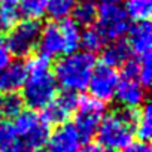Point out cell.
Listing matches in <instances>:
<instances>
[{
  "label": "cell",
  "mask_w": 152,
  "mask_h": 152,
  "mask_svg": "<svg viewBox=\"0 0 152 152\" xmlns=\"http://www.w3.org/2000/svg\"><path fill=\"white\" fill-rule=\"evenodd\" d=\"M27 78L23 87V102L31 110H43L57 97V82L51 72V63L42 55L31 57L26 64Z\"/></svg>",
  "instance_id": "1"
},
{
  "label": "cell",
  "mask_w": 152,
  "mask_h": 152,
  "mask_svg": "<svg viewBox=\"0 0 152 152\" xmlns=\"http://www.w3.org/2000/svg\"><path fill=\"white\" fill-rule=\"evenodd\" d=\"M96 67V58L85 51H76L61 57L54 67V78L57 85L64 91L79 93L88 87L91 73Z\"/></svg>",
  "instance_id": "2"
},
{
  "label": "cell",
  "mask_w": 152,
  "mask_h": 152,
  "mask_svg": "<svg viewBox=\"0 0 152 152\" xmlns=\"http://www.w3.org/2000/svg\"><path fill=\"white\" fill-rule=\"evenodd\" d=\"M134 110L115 109L104 115L97 128L99 143L110 152L124 151L134 137Z\"/></svg>",
  "instance_id": "3"
},
{
  "label": "cell",
  "mask_w": 152,
  "mask_h": 152,
  "mask_svg": "<svg viewBox=\"0 0 152 152\" xmlns=\"http://www.w3.org/2000/svg\"><path fill=\"white\" fill-rule=\"evenodd\" d=\"M14 136L20 137L24 145H27L30 149H39L46 145L49 137V125L43 121L40 115H37L33 110L21 112L14 124H12Z\"/></svg>",
  "instance_id": "4"
},
{
  "label": "cell",
  "mask_w": 152,
  "mask_h": 152,
  "mask_svg": "<svg viewBox=\"0 0 152 152\" xmlns=\"http://www.w3.org/2000/svg\"><path fill=\"white\" fill-rule=\"evenodd\" d=\"M97 28L106 39V42L112 40H121L124 37L130 27L131 20L128 18L125 9L118 3H102L97 8Z\"/></svg>",
  "instance_id": "5"
},
{
  "label": "cell",
  "mask_w": 152,
  "mask_h": 152,
  "mask_svg": "<svg viewBox=\"0 0 152 152\" xmlns=\"http://www.w3.org/2000/svg\"><path fill=\"white\" fill-rule=\"evenodd\" d=\"M104 116V104L94 100L93 97L79 99L78 107H76L75 116V130L78 131L82 142H88L96 133L100 125V121Z\"/></svg>",
  "instance_id": "6"
},
{
  "label": "cell",
  "mask_w": 152,
  "mask_h": 152,
  "mask_svg": "<svg viewBox=\"0 0 152 152\" xmlns=\"http://www.w3.org/2000/svg\"><path fill=\"white\" fill-rule=\"evenodd\" d=\"M40 30H42V26L37 21L24 20L18 23L9 31V36L5 45L6 49L9 51V54L20 58L30 55V52H33V49L37 46Z\"/></svg>",
  "instance_id": "7"
},
{
  "label": "cell",
  "mask_w": 152,
  "mask_h": 152,
  "mask_svg": "<svg viewBox=\"0 0 152 152\" xmlns=\"http://www.w3.org/2000/svg\"><path fill=\"white\" fill-rule=\"evenodd\" d=\"M118 82H119L118 72L109 66L100 64L94 67L87 88L90 90V94L94 100L104 104L115 97Z\"/></svg>",
  "instance_id": "8"
},
{
  "label": "cell",
  "mask_w": 152,
  "mask_h": 152,
  "mask_svg": "<svg viewBox=\"0 0 152 152\" xmlns=\"http://www.w3.org/2000/svg\"><path fill=\"white\" fill-rule=\"evenodd\" d=\"M79 103V97L76 93L64 91L60 96H57L45 109L42 113L43 121L48 125H61L66 124L69 116L76 110Z\"/></svg>",
  "instance_id": "9"
},
{
  "label": "cell",
  "mask_w": 152,
  "mask_h": 152,
  "mask_svg": "<svg viewBox=\"0 0 152 152\" xmlns=\"http://www.w3.org/2000/svg\"><path fill=\"white\" fill-rule=\"evenodd\" d=\"M82 140L72 124L58 125L48 137V152H81Z\"/></svg>",
  "instance_id": "10"
},
{
  "label": "cell",
  "mask_w": 152,
  "mask_h": 152,
  "mask_svg": "<svg viewBox=\"0 0 152 152\" xmlns=\"http://www.w3.org/2000/svg\"><path fill=\"white\" fill-rule=\"evenodd\" d=\"M39 55L45 58H57L63 54H66V46H64V39L60 30V24L57 23H49L45 27H42L39 40Z\"/></svg>",
  "instance_id": "11"
},
{
  "label": "cell",
  "mask_w": 152,
  "mask_h": 152,
  "mask_svg": "<svg viewBox=\"0 0 152 152\" xmlns=\"http://www.w3.org/2000/svg\"><path fill=\"white\" fill-rule=\"evenodd\" d=\"M146 88L140 85V82L136 78H130V76H122V79H119L115 97L116 102L122 106V109H134L139 107L145 103V93Z\"/></svg>",
  "instance_id": "12"
},
{
  "label": "cell",
  "mask_w": 152,
  "mask_h": 152,
  "mask_svg": "<svg viewBox=\"0 0 152 152\" xmlns=\"http://www.w3.org/2000/svg\"><path fill=\"white\" fill-rule=\"evenodd\" d=\"M128 48L137 57L151 54L152 48V26L149 21L136 23L128 30Z\"/></svg>",
  "instance_id": "13"
},
{
  "label": "cell",
  "mask_w": 152,
  "mask_h": 152,
  "mask_svg": "<svg viewBox=\"0 0 152 152\" xmlns=\"http://www.w3.org/2000/svg\"><path fill=\"white\" fill-rule=\"evenodd\" d=\"M26 78L27 72L24 63H9L0 73V94H17V91L24 87Z\"/></svg>",
  "instance_id": "14"
},
{
  "label": "cell",
  "mask_w": 152,
  "mask_h": 152,
  "mask_svg": "<svg viewBox=\"0 0 152 152\" xmlns=\"http://www.w3.org/2000/svg\"><path fill=\"white\" fill-rule=\"evenodd\" d=\"M102 60L104 66H109L112 69L124 67L131 60V51L125 42L115 40L109 45H104V48L102 49Z\"/></svg>",
  "instance_id": "15"
},
{
  "label": "cell",
  "mask_w": 152,
  "mask_h": 152,
  "mask_svg": "<svg viewBox=\"0 0 152 152\" xmlns=\"http://www.w3.org/2000/svg\"><path fill=\"white\" fill-rule=\"evenodd\" d=\"M133 128L140 142H148L152 137V107L148 102H145L143 107L136 112Z\"/></svg>",
  "instance_id": "16"
},
{
  "label": "cell",
  "mask_w": 152,
  "mask_h": 152,
  "mask_svg": "<svg viewBox=\"0 0 152 152\" xmlns=\"http://www.w3.org/2000/svg\"><path fill=\"white\" fill-rule=\"evenodd\" d=\"M60 30H61V34H63V39H64L66 55L72 54V52H76L81 46V34H82L81 27L73 20L66 18V20L61 21Z\"/></svg>",
  "instance_id": "17"
},
{
  "label": "cell",
  "mask_w": 152,
  "mask_h": 152,
  "mask_svg": "<svg viewBox=\"0 0 152 152\" xmlns=\"http://www.w3.org/2000/svg\"><path fill=\"white\" fill-rule=\"evenodd\" d=\"M97 5L94 0H81L76 2L75 8L72 11L73 14V21L81 26H91L97 20Z\"/></svg>",
  "instance_id": "18"
},
{
  "label": "cell",
  "mask_w": 152,
  "mask_h": 152,
  "mask_svg": "<svg viewBox=\"0 0 152 152\" xmlns=\"http://www.w3.org/2000/svg\"><path fill=\"white\" fill-rule=\"evenodd\" d=\"M23 99L18 94H0V119L17 118L23 112Z\"/></svg>",
  "instance_id": "19"
},
{
  "label": "cell",
  "mask_w": 152,
  "mask_h": 152,
  "mask_svg": "<svg viewBox=\"0 0 152 152\" xmlns=\"http://www.w3.org/2000/svg\"><path fill=\"white\" fill-rule=\"evenodd\" d=\"M124 9L130 20H134L136 23L148 21L152 12V0H127Z\"/></svg>",
  "instance_id": "20"
},
{
  "label": "cell",
  "mask_w": 152,
  "mask_h": 152,
  "mask_svg": "<svg viewBox=\"0 0 152 152\" xmlns=\"http://www.w3.org/2000/svg\"><path fill=\"white\" fill-rule=\"evenodd\" d=\"M104 45H106V39L103 37V34L99 31L97 27H88L81 34V46L88 54L94 55V52L103 49Z\"/></svg>",
  "instance_id": "21"
},
{
  "label": "cell",
  "mask_w": 152,
  "mask_h": 152,
  "mask_svg": "<svg viewBox=\"0 0 152 152\" xmlns=\"http://www.w3.org/2000/svg\"><path fill=\"white\" fill-rule=\"evenodd\" d=\"M20 12L26 20L37 21L46 14L48 0H20Z\"/></svg>",
  "instance_id": "22"
},
{
  "label": "cell",
  "mask_w": 152,
  "mask_h": 152,
  "mask_svg": "<svg viewBox=\"0 0 152 152\" xmlns=\"http://www.w3.org/2000/svg\"><path fill=\"white\" fill-rule=\"evenodd\" d=\"M75 3H76V0H48L46 14L55 21L58 20L63 21L72 14Z\"/></svg>",
  "instance_id": "23"
},
{
  "label": "cell",
  "mask_w": 152,
  "mask_h": 152,
  "mask_svg": "<svg viewBox=\"0 0 152 152\" xmlns=\"http://www.w3.org/2000/svg\"><path fill=\"white\" fill-rule=\"evenodd\" d=\"M20 12L15 6L0 5V33H9L18 24Z\"/></svg>",
  "instance_id": "24"
},
{
  "label": "cell",
  "mask_w": 152,
  "mask_h": 152,
  "mask_svg": "<svg viewBox=\"0 0 152 152\" xmlns=\"http://www.w3.org/2000/svg\"><path fill=\"white\" fill-rule=\"evenodd\" d=\"M136 63H137V81L140 82V85L143 88H146V87H149L151 79H152V60H151V54L143 55V57H137Z\"/></svg>",
  "instance_id": "25"
},
{
  "label": "cell",
  "mask_w": 152,
  "mask_h": 152,
  "mask_svg": "<svg viewBox=\"0 0 152 152\" xmlns=\"http://www.w3.org/2000/svg\"><path fill=\"white\" fill-rule=\"evenodd\" d=\"M15 136H14V130H12V125L8 124L6 121L0 119V148L3 145H6L8 142L14 140Z\"/></svg>",
  "instance_id": "26"
},
{
  "label": "cell",
  "mask_w": 152,
  "mask_h": 152,
  "mask_svg": "<svg viewBox=\"0 0 152 152\" xmlns=\"http://www.w3.org/2000/svg\"><path fill=\"white\" fill-rule=\"evenodd\" d=\"M0 152H33L27 145H24L21 140H11L6 145L0 148Z\"/></svg>",
  "instance_id": "27"
},
{
  "label": "cell",
  "mask_w": 152,
  "mask_h": 152,
  "mask_svg": "<svg viewBox=\"0 0 152 152\" xmlns=\"http://www.w3.org/2000/svg\"><path fill=\"white\" fill-rule=\"evenodd\" d=\"M124 152H152V148L149 146L148 142H136V143H130Z\"/></svg>",
  "instance_id": "28"
},
{
  "label": "cell",
  "mask_w": 152,
  "mask_h": 152,
  "mask_svg": "<svg viewBox=\"0 0 152 152\" xmlns=\"http://www.w3.org/2000/svg\"><path fill=\"white\" fill-rule=\"evenodd\" d=\"M11 63V54L9 51L6 49L5 45L0 43V73H2V70Z\"/></svg>",
  "instance_id": "29"
},
{
  "label": "cell",
  "mask_w": 152,
  "mask_h": 152,
  "mask_svg": "<svg viewBox=\"0 0 152 152\" xmlns=\"http://www.w3.org/2000/svg\"><path fill=\"white\" fill-rule=\"evenodd\" d=\"M82 152H110V151L103 148L100 143H90V145H87V148H84Z\"/></svg>",
  "instance_id": "30"
},
{
  "label": "cell",
  "mask_w": 152,
  "mask_h": 152,
  "mask_svg": "<svg viewBox=\"0 0 152 152\" xmlns=\"http://www.w3.org/2000/svg\"><path fill=\"white\" fill-rule=\"evenodd\" d=\"M20 3V0H0V5H8V6H15Z\"/></svg>",
  "instance_id": "31"
},
{
  "label": "cell",
  "mask_w": 152,
  "mask_h": 152,
  "mask_svg": "<svg viewBox=\"0 0 152 152\" xmlns=\"http://www.w3.org/2000/svg\"><path fill=\"white\" fill-rule=\"evenodd\" d=\"M103 2H104V3H118V5H119L122 0H103Z\"/></svg>",
  "instance_id": "32"
}]
</instances>
